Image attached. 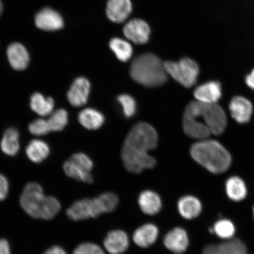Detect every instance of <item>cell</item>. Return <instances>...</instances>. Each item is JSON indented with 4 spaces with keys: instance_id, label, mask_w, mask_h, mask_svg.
Returning a JSON list of instances; mask_svg holds the SVG:
<instances>
[{
    "instance_id": "6da1fadb",
    "label": "cell",
    "mask_w": 254,
    "mask_h": 254,
    "mask_svg": "<svg viewBox=\"0 0 254 254\" xmlns=\"http://www.w3.org/2000/svg\"><path fill=\"white\" fill-rule=\"evenodd\" d=\"M158 134L153 127L147 123H139L132 127L124 143L122 160L129 172L139 174L154 168L156 160L148 151L157 147Z\"/></svg>"
},
{
    "instance_id": "7a4b0ae2",
    "label": "cell",
    "mask_w": 254,
    "mask_h": 254,
    "mask_svg": "<svg viewBox=\"0 0 254 254\" xmlns=\"http://www.w3.org/2000/svg\"><path fill=\"white\" fill-rule=\"evenodd\" d=\"M183 125L187 135L205 139L211 134L218 135L224 132L227 117L223 109L217 104L192 101L184 111Z\"/></svg>"
},
{
    "instance_id": "3957f363",
    "label": "cell",
    "mask_w": 254,
    "mask_h": 254,
    "mask_svg": "<svg viewBox=\"0 0 254 254\" xmlns=\"http://www.w3.org/2000/svg\"><path fill=\"white\" fill-rule=\"evenodd\" d=\"M20 202L22 208L31 217L45 220L55 218L62 207L58 199L44 195L42 187L36 183L25 186Z\"/></svg>"
},
{
    "instance_id": "277c9868",
    "label": "cell",
    "mask_w": 254,
    "mask_h": 254,
    "mask_svg": "<svg viewBox=\"0 0 254 254\" xmlns=\"http://www.w3.org/2000/svg\"><path fill=\"white\" fill-rule=\"evenodd\" d=\"M190 154L196 163L213 174L224 173L230 168L231 156L221 143L212 139H203L193 144Z\"/></svg>"
},
{
    "instance_id": "5b68a950",
    "label": "cell",
    "mask_w": 254,
    "mask_h": 254,
    "mask_svg": "<svg viewBox=\"0 0 254 254\" xmlns=\"http://www.w3.org/2000/svg\"><path fill=\"white\" fill-rule=\"evenodd\" d=\"M164 64L157 56L146 53L136 57L130 68V75L137 83L147 87H157L167 81Z\"/></svg>"
},
{
    "instance_id": "8992f818",
    "label": "cell",
    "mask_w": 254,
    "mask_h": 254,
    "mask_svg": "<svg viewBox=\"0 0 254 254\" xmlns=\"http://www.w3.org/2000/svg\"><path fill=\"white\" fill-rule=\"evenodd\" d=\"M165 69L174 80L186 88H190L196 83L199 75L198 64L193 60L187 58L179 62H164Z\"/></svg>"
},
{
    "instance_id": "52a82bcc",
    "label": "cell",
    "mask_w": 254,
    "mask_h": 254,
    "mask_svg": "<svg viewBox=\"0 0 254 254\" xmlns=\"http://www.w3.org/2000/svg\"><path fill=\"white\" fill-rule=\"evenodd\" d=\"M94 164L91 158L84 153L73 154L64 164V171L66 176L76 180L91 184L93 182L90 173Z\"/></svg>"
},
{
    "instance_id": "ba28073f",
    "label": "cell",
    "mask_w": 254,
    "mask_h": 254,
    "mask_svg": "<svg viewBox=\"0 0 254 254\" xmlns=\"http://www.w3.org/2000/svg\"><path fill=\"white\" fill-rule=\"evenodd\" d=\"M103 214L97 198L79 199L72 204L66 211L70 220L75 221L97 218Z\"/></svg>"
},
{
    "instance_id": "9c48e42d",
    "label": "cell",
    "mask_w": 254,
    "mask_h": 254,
    "mask_svg": "<svg viewBox=\"0 0 254 254\" xmlns=\"http://www.w3.org/2000/svg\"><path fill=\"white\" fill-rule=\"evenodd\" d=\"M90 91V81L85 77H78L73 81L66 97L71 106L79 107L87 103Z\"/></svg>"
},
{
    "instance_id": "30bf717a",
    "label": "cell",
    "mask_w": 254,
    "mask_h": 254,
    "mask_svg": "<svg viewBox=\"0 0 254 254\" xmlns=\"http://www.w3.org/2000/svg\"><path fill=\"white\" fill-rule=\"evenodd\" d=\"M123 32L127 39L136 44L147 43L151 33L148 24L136 18L128 21L124 27Z\"/></svg>"
},
{
    "instance_id": "8fae6325",
    "label": "cell",
    "mask_w": 254,
    "mask_h": 254,
    "mask_svg": "<svg viewBox=\"0 0 254 254\" xmlns=\"http://www.w3.org/2000/svg\"><path fill=\"white\" fill-rule=\"evenodd\" d=\"M164 244L168 250L174 254H182L189 246L188 234L182 228H175L166 235Z\"/></svg>"
},
{
    "instance_id": "7c38bea8",
    "label": "cell",
    "mask_w": 254,
    "mask_h": 254,
    "mask_svg": "<svg viewBox=\"0 0 254 254\" xmlns=\"http://www.w3.org/2000/svg\"><path fill=\"white\" fill-rule=\"evenodd\" d=\"M193 95L199 102L217 104L222 97L221 84L217 81L206 82L195 88Z\"/></svg>"
},
{
    "instance_id": "4fadbf2b",
    "label": "cell",
    "mask_w": 254,
    "mask_h": 254,
    "mask_svg": "<svg viewBox=\"0 0 254 254\" xmlns=\"http://www.w3.org/2000/svg\"><path fill=\"white\" fill-rule=\"evenodd\" d=\"M35 23L41 30L56 31L64 26L63 18L59 12L50 8H45L41 10L35 17Z\"/></svg>"
},
{
    "instance_id": "5bb4252c",
    "label": "cell",
    "mask_w": 254,
    "mask_h": 254,
    "mask_svg": "<svg viewBox=\"0 0 254 254\" xmlns=\"http://www.w3.org/2000/svg\"><path fill=\"white\" fill-rule=\"evenodd\" d=\"M229 109L233 118L240 124L250 122L253 113V106L250 101L242 96L232 98Z\"/></svg>"
},
{
    "instance_id": "9a60e30c",
    "label": "cell",
    "mask_w": 254,
    "mask_h": 254,
    "mask_svg": "<svg viewBox=\"0 0 254 254\" xmlns=\"http://www.w3.org/2000/svg\"><path fill=\"white\" fill-rule=\"evenodd\" d=\"M203 254H248L245 244L239 239H231L225 242L210 244L203 250Z\"/></svg>"
},
{
    "instance_id": "2e32d148",
    "label": "cell",
    "mask_w": 254,
    "mask_h": 254,
    "mask_svg": "<svg viewBox=\"0 0 254 254\" xmlns=\"http://www.w3.org/2000/svg\"><path fill=\"white\" fill-rule=\"evenodd\" d=\"M129 238L125 231L113 230L108 233L105 238L104 246L105 249L110 254H122L128 249Z\"/></svg>"
},
{
    "instance_id": "e0dca14e",
    "label": "cell",
    "mask_w": 254,
    "mask_h": 254,
    "mask_svg": "<svg viewBox=\"0 0 254 254\" xmlns=\"http://www.w3.org/2000/svg\"><path fill=\"white\" fill-rule=\"evenodd\" d=\"M132 11L130 0H109L106 12L108 18L116 23H122L126 20Z\"/></svg>"
},
{
    "instance_id": "ac0fdd59",
    "label": "cell",
    "mask_w": 254,
    "mask_h": 254,
    "mask_svg": "<svg viewBox=\"0 0 254 254\" xmlns=\"http://www.w3.org/2000/svg\"><path fill=\"white\" fill-rule=\"evenodd\" d=\"M7 55L9 64L15 70L22 71L27 67L30 62V56L21 44H11L8 47Z\"/></svg>"
},
{
    "instance_id": "d6986e66",
    "label": "cell",
    "mask_w": 254,
    "mask_h": 254,
    "mask_svg": "<svg viewBox=\"0 0 254 254\" xmlns=\"http://www.w3.org/2000/svg\"><path fill=\"white\" fill-rule=\"evenodd\" d=\"M158 234L157 225L151 223L145 224L135 230L133 235V240L139 247L147 248L155 243Z\"/></svg>"
},
{
    "instance_id": "ffe728a7",
    "label": "cell",
    "mask_w": 254,
    "mask_h": 254,
    "mask_svg": "<svg viewBox=\"0 0 254 254\" xmlns=\"http://www.w3.org/2000/svg\"><path fill=\"white\" fill-rule=\"evenodd\" d=\"M138 204L145 214L154 215L160 211L162 201L160 195L151 190L142 192L138 197Z\"/></svg>"
},
{
    "instance_id": "44dd1931",
    "label": "cell",
    "mask_w": 254,
    "mask_h": 254,
    "mask_svg": "<svg viewBox=\"0 0 254 254\" xmlns=\"http://www.w3.org/2000/svg\"><path fill=\"white\" fill-rule=\"evenodd\" d=\"M202 204L199 200L192 195L183 196L178 202L179 213L187 220L198 217L202 211Z\"/></svg>"
},
{
    "instance_id": "7402d4cb",
    "label": "cell",
    "mask_w": 254,
    "mask_h": 254,
    "mask_svg": "<svg viewBox=\"0 0 254 254\" xmlns=\"http://www.w3.org/2000/svg\"><path fill=\"white\" fill-rule=\"evenodd\" d=\"M79 123L84 128L95 130L102 127L105 122V117L99 111L88 108L82 110L78 114Z\"/></svg>"
},
{
    "instance_id": "603a6c76",
    "label": "cell",
    "mask_w": 254,
    "mask_h": 254,
    "mask_svg": "<svg viewBox=\"0 0 254 254\" xmlns=\"http://www.w3.org/2000/svg\"><path fill=\"white\" fill-rule=\"evenodd\" d=\"M30 106L32 110L40 116L50 115L55 108V101L50 97H45L40 93H34L30 98Z\"/></svg>"
},
{
    "instance_id": "cb8c5ba5",
    "label": "cell",
    "mask_w": 254,
    "mask_h": 254,
    "mask_svg": "<svg viewBox=\"0 0 254 254\" xmlns=\"http://www.w3.org/2000/svg\"><path fill=\"white\" fill-rule=\"evenodd\" d=\"M27 156L34 163H40L45 160L50 152L49 145L45 141L33 139L27 146Z\"/></svg>"
},
{
    "instance_id": "d4e9b609",
    "label": "cell",
    "mask_w": 254,
    "mask_h": 254,
    "mask_svg": "<svg viewBox=\"0 0 254 254\" xmlns=\"http://www.w3.org/2000/svg\"><path fill=\"white\" fill-rule=\"evenodd\" d=\"M225 190L230 199L239 202L245 199L247 194L246 184L241 178L233 176L225 183Z\"/></svg>"
},
{
    "instance_id": "484cf974",
    "label": "cell",
    "mask_w": 254,
    "mask_h": 254,
    "mask_svg": "<svg viewBox=\"0 0 254 254\" xmlns=\"http://www.w3.org/2000/svg\"><path fill=\"white\" fill-rule=\"evenodd\" d=\"M1 150L9 156H14L20 150L19 132L13 127L8 128L3 135L1 142Z\"/></svg>"
},
{
    "instance_id": "4316f807",
    "label": "cell",
    "mask_w": 254,
    "mask_h": 254,
    "mask_svg": "<svg viewBox=\"0 0 254 254\" xmlns=\"http://www.w3.org/2000/svg\"><path fill=\"white\" fill-rule=\"evenodd\" d=\"M110 49L115 54L117 58L121 62H126L131 58L132 55V48L127 41L115 38L110 42Z\"/></svg>"
},
{
    "instance_id": "83f0119b",
    "label": "cell",
    "mask_w": 254,
    "mask_h": 254,
    "mask_svg": "<svg viewBox=\"0 0 254 254\" xmlns=\"http://www.w3.org/2000/svg\"><path fill=\"white\" fill-rule=\"evenodd\" d=\"M214 233L222 240L233 239L236 233V227L231 221L226 219H222L215 222L214 225Z\"/></svg>"
},
{
    "instance_id": "f1b7e54d",
    "label": "cell",
    "mask_w": 254,
    "mask_h": 254,
    "mask_svg": "<svg viewBox=\"0 0 254 254\" xmlns=\"http://www.w3.org/2000/svg\"><path fill=\"white\" fill-rule=\"evenodd\" d=\"M51 131H62L67 125L68 114L64 109H59L54 111L48 120Z\"/></svg>"
},
{
    "instance_id": "f546056e",
    "label": "cell",
    "mask_w": 254,
    "mask_h": 254,
    "mask_svg": "<svg viewBox=\"0 0 254 254\" xmlns=\"http://www.w3.org/2000/svg\"><path fill=\"white\" fill-rule=\"evenodd\" d=\"M96 198L103 213L114 211L119 204V197L113 192L103 193Z\"/></svg>"
},
{
    "instance_id": "4dcf8cb0",
    "label": "cell",
    "mask_w": 254,
    "mask_h": 254,
    "mask_svg": "<svg viewBox=\"0 0 254 254\" xmlns=\"http://www.w3.org/2000/svg\"><path fill=\"white\" fill-rule=\"evenodd\" d=\"M122 107L124 116L127 119L132 118L136 112V103L134 98L128 94H121L117 98Z\"/></svg>"
},
{
    "instance_id": "1f68e13d",
    "label": "cell",
    "mask_w": 254,
    "mask_h": 254,
    "mask_svg": "<svg viewBox=\"0 0 254 254\" xmlns=\"http://www.w3.org/2000/svg\"><path fill=\"white\" fill-rule=\"evenodd\" d=\"M28 129L32 134L36 136L46 135L51 131L48 120L43 119L33 121L28 126Z\"/></svg>"
},
{
    "instance_id": "d6a6232c",
    "label": "cell",
    "mask_w": 254,
    "mask_h": 254,
    "mask_svg": "<svg viewBox=\"0 0 254 254\" xmlns=\"http://www.w3.org/2000/svg\"><path fill=\"white\" fill-rule=\"evenodd\" d=\"M72 254H105V253L102 249L97 244L84 243L76 247Z\"/></svg>"
},
{
    "instance_id": "836d02e7",
    "label": "cell",
    "mask_w": 254,
    "mask_h": 254,
    "mask_svg": "<svg viewBox=\"0 0 254 254\" xmlns=\"http://www.w3.org/2000/svg\"><path fill=\"white\" fill-rule=\"evenodd\" d=\"M9 183L4 176L0 174V201H3L8 195Z\"/></svg>"
},
{
    "instance_id": "e575fe53",
    "label": "cell",
    "mask_w": 254,
    "mask_h": 254,
    "mask_svg": "<svg viewBox=\"0 0 254 254\" xmlns=\"http://www.w3.org/2000/svg\"><path fill=\"white\" fill-rule=\"evenodd\" d=\"M0 254H11L10 246L5 239H0Z\"/></svg>"
},
{
    "instance_id": "d590c367",
    "label": "cell",
    "mask_w": 254,
    "mask_h": 254,
    "mask_svg": "<svg viewBox=\"0 0 254 254\" xmlns=\"http://www.w3.org/2000/svg\"><path fill=\"white\" fill-rule=\"evenodd\" d=\"M43 254H66L65 251L60 246H53L47 250Z\"/></svg>"
},
{
    "instance_id": "8d00e7d4",
    "label": "cell",
    "mask_w": 254,
    "mask_h": 254,
    "mask_svg": "<svg viewBox=\"0 0 254 254\" xmlns=\"http://www.w3.org/2000/svg\"><path fill=\"white\" fill-rule=\"evenodd\" d=\"M245 81L247 86L254 90V69L246 76Z\"/></svg>"
},
{
    "instance_id": "74e56055",
    "label": "cell",
    "mask_w": 254,
    "mask_h": 254,
    "mask_svg": "<svg viewBox=\"0 0 254 254\" xmlns=\"http://www.w3.org/2000/svg\"><path fill=\"white\" fill-rule=\"evenodd\" d=\"M2 11H3V4H2V2L1 1H0V16H1V15L2 14Z\"/></svg>"
},
{
    "instance_id": "f35d334b",
    "label": "cell",
    "mask_w": 254,
    "mask_h": 254,
    "mask_svg": "<svg viewBox=\"0 0 254 254\" xmlns=\"http://www.w3.org/2000/svg\"><path fill=\"white\" fill-rule=\"evenodd\" d=\"M253 214H254V208H253Z\"/></svg>"
}]
</instances>
